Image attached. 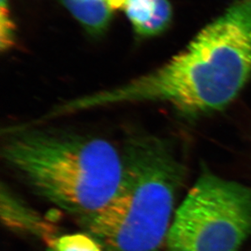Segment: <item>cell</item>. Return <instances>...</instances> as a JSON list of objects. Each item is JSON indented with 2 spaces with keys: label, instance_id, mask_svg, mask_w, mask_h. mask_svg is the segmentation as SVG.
<instances>
[{
  "label": "cell",
  "instance_id": "obj_8",
  "mask_svg": "<svg viewBox=\"0 0 251 251\" xmlns=\"http://www.w3.org/2000/svg\"><path fill=\"white\" fill-rule=\"evenodd\" d=\"M55 251H103L100 243L88 233H74L57 237L48 246Z\"/></svg>",
  "mask_w": 251,
  "mask_h": 251
},
{
  "label": "cell",
  "instance_id": "obj_3",
  "mask_svg": "<svg viewBox=\"0 0 251 251\" xmlns=\"http://www.w3.org/2000/svg\"><path fill=\"white\" fill-rule=\"evenodd\" d=\"M123 174L111 201L81 222L103 251H162L185 168L170 143L135 134L122 148Z\"/></svg>",
  "mask_w": 251,
  "mask_h": 251
},
{
  "label": "cell",
  "instance_id": "obj_1",
  "mask_svg": "<svg viewBox=\"0 0 251 251\" xmlns=\"http://www.w3.org/2000/svg\"><path fill=\"white\" fill-rule=\"evenodd\" d=\"M251 76V0H236L190 45L155 71L85 96L86 109L127 102L170 103L188 117L218 112Z\"/></svg>",
  "mask_w": 251,
  "mask_h": 251
},
{
  "label": "cell",
  "instance_id": "obj_4",
  "mask_svg": "<svg viewBox=\"0 0 251 251\" xmlns=\"http://www.w3.org/2000/svg\"><path fill=\"white\" fill-rule=\"evenodd\" d=\"M251 235V188L200 176L176 210L167 251H237Z\"/></svg>",
  "mask_w": 251,
  "mask_h": 251
},
{
  "label": "cell",
  "instance_id": "obj_7",
  "mask_svg": "<svg viewBox=\"0 0 251 251\" xmlns=\"http://www.w3.org/2000/svg\"><path fill=\"white\" fill-rule=\"evenodd\" d=\"M63 2L74 18L94 35L106 31L115 11L106 0H63Z\"/></svg>",
  "mask_w": 251,
  "mask_h": 251
},
{
  "label": "cell",
  "instance_id": "obj_6",
  "mask_svg": "<svg viewBox=\"0 0 251 251\" xmlns=\"http://www.w3.org/2000/svg\"><path fill=\"white\" fill-rule=\"evenodd\" d=\"M123 9L136 33L142 37L163 33L173 16L168 0H126Z\"/></svg>",
  "mask_w": 251,
  "mask_h": 251
},
{
  "label": "cell",
  "instance_id": "obj_2",
  "mask_svg": "<svg viewBox=\"0 0 251 251\" xmlns=\"http://www.w3.org/2000/svg\"><path fill=\"white\" fill-rule=\"evenodd\" d=\"M1 156L33 192L81 223L111 201L123 174L122 150L112 142L62 129H8Z\"/></svg>",
  "mask_w": 251,
  "mask_h": 251
},
{
  "label": "cell",
  "instance_id": "obj_9",
  "mask_svg": "<svg viewBox=\"0 0 251 251\" xmlns=\"http://www.w3.org/2000/svg\"><path fill=\"white\" fill-rule=\"evenodd\" d=\"M16 39V26L9 9L8 0L0 2V48L6 51L14 46Z\"/></svg>",
  "mask_w": 251,
  "mask_h": 251
},
{
  "label": "cell",
  "instance_id": "obj_10",
  "mask_svg": "<svg viewBox=\"0 0 251 251\" xmlns=\"http://www.w3.org/2000/svg\"><path fill=\"white\" fill-rule=\"evenodd\" d=\"M114 9H123L126 0H106Z\"/></svg>",
  "mask_w": 251,
  "mask_h": 251
},
{
  "label": "cell",
  "instance_id": "obj_11",
  "mask_svg": "<svg viewBox=\"0 0 251 251\" xmlns=\"http://www.w3.org/2000/svg\"><path fill=\"white\" fill-rule=\"evenodd\" d=\"M48 251H55L51 247H48Z\"/></svg>",
  "mask_w": 251,
  "mask_h": 251
},
{
  "label": "cell",
  "instance_id": "obj_5",
  "mask_svg": "<svg viewBox=\"0 0 251 251\" xmlns=\"http://www.w3.org/2000/svg\"><path fill=\"white\" fill-rule=\"evenodd\" d=\"M0 217L7 229L43 240L50 246L56 238V227L4 183L0 187Z\"/></svg>",
  "mask_w": 251,
  "mask_h": 251
}]
</instances>
